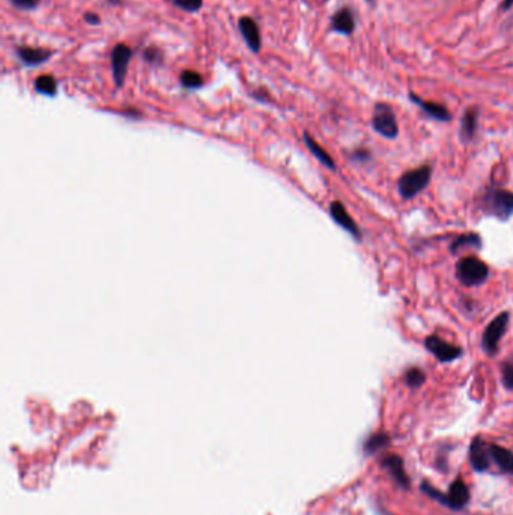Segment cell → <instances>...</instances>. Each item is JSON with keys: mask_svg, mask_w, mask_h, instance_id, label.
<instances>
[{"mask_svg": "<svg viewBox=\"0 0 513 515\" xmlns=\"http://www.w3.org/2000/svg\"><path fill=\"white\" fill-rule=\"evenodd\" d=\"M133 54H134L133 49L125 42H117L112 49V53H110V63H112V74L116 88L124 86Z\"/></svg>", "mask_w": 513, "mask_h": 515, "instance_id": "6", "label": "cell"}, {"mask_svg": "<svg viewBox=\"0 0 513 515\" xmlns=\"http://www.w3.org/2000/svg\"><path fill=\"white\" fill-rule=\"evenodd\" d=\"M489 458L491 452L488 443H484L480 437L474 439L470 449V461L475 472H484V470H488Z\"/></svg>", "mask_w": 513, "mask_h": 515, "instance_id": "13", "label": "cell"}, {"mask_svg": "<svg viewBox=\"0 0 513 515\" xmlns=\"http://www.w3.org/2000/svg\"><path fill=\"white\" fill-rule=\"evenodd\" d=\"M54 51L42 47H31V45H18L15 47V56L24 67H40L47 62Z\"/></svg>", "mask_w": 513, "mask_h": 515, "instance_id": "8", "label": "cell"}, {"mask_svg": "<svg viewBox=\"0 0 513 515\" xmlns=\"http://www.w3.org/2000/svg\"><path fill=\"white\" fill-rule=\"evenodd\" d=\"M409 99L414 104H417L427 116L434 117V120H437V121L448 122L452 120V113L448 112L443 104H438V103H434V101H425V99H421L414 92H409Z\"/></svg>", "mask_w": 513, "mask_h": 515, "instance_id": "14", "label": "cell"}, {"mask_svg": "<svg viewBox=\"0 0 513 515\" xmlns=\"http://www.w3.org/2000/svg\"><path fill=\"white\" fill-rule=\"evenodd\" d=\"M404 379H405V383H407L409 387L417 389V387H420L421 384H423V383L426 382V374H425L423 370H421L420 368H416V366H414V368H409V369L407 370Z\"/></svg>", "mask_w": 513, "mask_h": 515, "instance_id": "24", "label": "cell"}, {"mask_svg": "<svg viewBox=\"0 0 513 515\" xmlns=\"http://www.w3.org/2000/svg\"><path fill=\"white\" fill-rule=\"evenodd\" d=\"M512 6H513V0H503V3H501L503 11H507V9H510Z\"/></svg>", "mask_w": 513, "mask_h": 515, "instance_id": "31", "label": "cell"}, {"mask_svg": "<svg viewBox=\"0 0 513 515\" xmlns=\"http://www.w3.org/2000/svg\"><path fill=\"white\" fill-rule=\"evenodd\" d=\"M8 2L20 11H32L40 6V0H8Z\"/></svg>", "mask_w": 513, "mask_h": 515, "instance_id": "27", "label": "cell"}, {"mask_svg": "<svg viewBox=\"0 0 513 515\" xmlns=\"http://www.w3.org/2000/svg\"><path fill=\"white\" fill-rule=\"evenodd\" d=\"M509 324V312H501L497 315L483 332L482 336V348L489 356H496L498 352L500 341L505 336Z\"/></svg>", "mask_w": 513, "mask_h": 515, "instance_id": "4", "label": "cell"}, {"mask_svg": "<svg viewBox=\"0 0 513 515\" xmlns=\"http://www.w3.org/2000/svg\"><path fill=\"white\" fill-rule=\"evenodd\" d=\"M466 247H473V249L482 247V238L478 234L469 232V234H464V235H459V237H456V240L452 243V246H450V252L456 253L457 250L466 249Z\"/></svg>", "mask_w": 513, "mask_h": 515, "instance_id": "20", "label": "cell"}, {"mask_svg": "<svg viewBox=\"0 0 513 515\" xmlns=\"http://www.w3.org/2000/svg\"><path fill=\"white\" fill-rule=\"evenodd\" d=\"M304 142H306V145H307V148L310 149V152L314 154V156H315L320 163H323L324 166H327L328 169H336L334 161H333L332 157H329V154H328L323 147H320V145H319L314 138H311V136H310L309 133H304Z\"/></svg>", "mask_w": 513, "mask_h": 515, "instance_id": "19", "label": "cell"}, {"mask_svg": "<svg viewBox=\"0 0 513 515\" xmlns=\"http://www.w3.org/2000/svg\"><path fill=\"white\" fill-rule=\"evenodd\" d=\"M238 31L243 35V38L253 53H259L262 49V36H261V29L258 23H256L254 18L252 17H241L238 20Z\"/></svg>", "mask_w": 513, "mask_h": 515, "instance_id": "9", "label": "cell"}, {"mask_svg": "<svg viewBox=\"0 0 513 515\" xmlns=\"http://www.w3.org/2000/svg\"><path fill=\"white\" fill-rule=\"evenodd\" d=\"M329 214H332L334 222L339 226H342L345 231L350 232L354 238H357V240L361 238V232L359 229V226H357V223L354 222V219L350 215V213L346 211V208L342 202L336 201V202L329 205Z\"/></svg>", "mask_w": 513, "mask_h": 515, "instance_id": "11", "label": "cell"}, {"mask_svg": "<svg viewBox=\"0 0 513 515\" xmlns=\"http://www.w3.org/2000/svg\"><path fill=\"white\" fill-rule=\"evenodd\" d=\"M489 452H491V458L496 461L503 473L513 475V452L512 450L498 446V445H489Z\"/></svg>", "mask_w": 513, "mask_h": 515, "instance_id": "16", "label": "cell"}, {"mask_svg": "<svg viewBox=\"0 0 513 515\" xmlns=\"http://www.w3.org/2000/svg\"><path fill=\"white\" fill-rule=\"evenodd\" d=\"M354 157H355L357 160L368 161V158H369V151H366V149H359V151H355Z\"/></svg>", "mask_w": 513, "mask_h": 515, "instance_id": "30", "label": "cell"}, {"mask_svg": "<svg viewBox=\"0 0 513 515\" xmlns=\"http://www.w3.org/2000/svg\"><path fill=\"white\" fill-rule=\"evenodd\" d=\"M329 29L336 33L350 36L355 31V15L350 6H343L333 14L329 20Z\"/></svg>", "mask_w": 513, "mask_h": 515, "instance_id": "10", "label": "cell"}, {"mask_svg": "<svg viewBox=\"0 0 513 515\" xmlns=\"http://www.w3.org/2000/svg\"><path fill=\"white\" fill-rule=\"evenodd\" d=\"M170 3L187 13H197L204 6V0H170Z\"/></svg>", "mask_w": 513, "mask_h": 515, "instance_id": "25", "label": "cell"}, {"mask_svg": "<svg viewBox=\"0 0 513 515\" xmlns=\"http://www.w3.org/2000/svg\"><path fill=\"white\" fill-rule=\"evenodd\" d=\"M366 2H372V0H366Z\"/></svg>", "mask_w": 513, "mask_h": 515, "instance_id": "33", "label": "cell"}, {"mask_svg": "<svg viewBox=\"0 0 513 515\" xmlns=\"http://www.w3.org/2000/svg\"><path fill=\"white\" fill-rule=\"evenodd\" d=\"M252 97H253V98H256V99H258V101H262V103L268 101V99H270V94H268V90H267V89H265V88H259L258 90H254V92L252 94Z\"/></svg>", "mask_w": 513, "mask_h": 515, "instance_id": "29", "label": "cell"}, {"mask_svg": "<svg viewBox=\"0 0 513 515\" xmlns=\"http://www.w3.org/2000/svg\"><path fill=\"white\" fill-rule=\"evenodd\" d=\"M479 124V111L478 108H469L462 116L461 122V138L465 142H470L474 139L475 131H478Z\"/></svg>", "mask_w": 513, "mask_h": 515, "instance_id": "17", "label": "cell"}, {"mask_svg": "<svg viewBox=\"0 0 513 515\" xmlns=\"http://www.w3.org/2000/svg\"><path fill=\"white\" fill-rule=\"evenodd\" d=\"M372 125L377 133L387 139H395L399 133V126L396 121V115L393 112L391 106L386 103H378L375 106Z\"/></svg>", "mask_w": 513, "mask_h": 515, "instance_id": "5", "label": "cell"}, {"mask_svg": "<svg viewBox=\"0 0 513 515\" xmlns=\"http://www.w3.org/2000/svg\"><path fill=\"white\" fill-rule=\"evenodd\" d=\"M501 379L503 384H505L506 389L509 391H513V361L507 360L503 363L501 366Z\"/></svg>", "mask_w": 513, "mask_h": 515, "instance_id": "26", "label": "cell"}, {"mask_svg": "<svg viewBox=\"0 0 513 515\" xmlns=\"http://www.w3.org/2000/svg\"><path fill=\"white\" fill-rule=\"evenodd\" d=\"M107 2H108L110 5H121V3H122V0H107Z\"/></svg>", "mask_w": 513, "mask_h": 515, "instance_id": "32", "label": "cell"}, {"mask_svg": "<svg viewBox=\"0 0 513 515\" xmlns=\"http://www.w3.org/2000/svg\"><path fill=\"white\" fill-rule=\"evenodd\" d=\"M425 347L427 351L432 352L435 359H438L443 363H447V361H453L456 359H459L462 356V348L453 345V343L446 342L443 338L435 336H427L425 339Z\"/></svg>", "mask_w": 513, "mask_h": 515, "instance_id": "7", "label": "cell"}, {"mask_svg": "<svg viewBox=\"0 0 513 515\" xmlns=\"http://www.w3.org/2000/svg\"><path fill=\"white\" fill-rule=\"evenodd\" d=\"M142 58L146 63H149L152 67H160L164 62V51L158 47V45H148L142 51Z\"/></svg>", "mask_w": 513, "mask_h": 515, "instance_id": "23", "label": "cell"}, {"mask_svg": "<svg viewBox=\"0 0 513 515\" xmlns=\"http://www.w3.org/2000/svg\"><path fill=\"white\" fill-rule=\"evenodd\" d=\"M489 276V268L478 256H465L457 261L456 277L465 286L482 285Z\"/></svg>", "mask_w": 513, "mask_h": 515, "instance_id": "2", "label": "cell"}, {"mask_svg": "<svg viewBox=\"0 0 513 515\" xmlns=\"http://www.w3.org/2000/svg\"><path fill=\"white\" fill-rule=\"evenodd\" d=\"M430 177H432V169L430 166H421L405 172L399 178V193L404 199H411L417 196L420 192L429 186Z\"/></svg>", "mask_w": 513, "mask_h": 515, "instance_id": "3", "label": "cell"}, {"mask_svg": "<svg viewBox=\"0 0 513 515\" xmlns=\"http://www.w3.org/2000/svg\"><path fill=\"white\" fill-rule=\"evenodd\" d=\"M470 500V490L466 484L462 481L461 477H457L456 481L448 488V493L446 494V506L452 509H462L464 506Z\"/></svg>", "mask_w": 513, "mask_h": 515, "instance_id": "12", "label": "cell"}, {"mask_svg": "<svg viewBox=\"0 0 513 515\" xmlns=\"http://www.w3.org/2000/svg\"><path fill=\"white\" fill-rule=\"evenodd\" d=\"M382 466L386 467L390 475L395 477V481L402 487V488H408L409 487V477L405 472V466H404V459H402L399 455H387L382 461Z\"/></svg>", "mask_w": 513, "mask_h": 515, "instance_id": "15", "label": "cell"}, {"mask_svg": "<svg viewBox=\"0 0 513 515\" xmlns=\"http://www.w3.org/2000/svg\"><path fill=\"white\" fill-rule=\"evenodd\" d=\"M389 441H390V437L387 436V434H384V432L373 434V436H370L368 440H366V443H364V452L368 455L377 454V452L380 449L386 448L389 445Z\"/></svg>", "mask_w": 513, "mask_h": 515, "instance_id": "21", "label": "cell"}, {"mask_svg": "<svg viewBox=\"0 0 513 515\" xmlns=\"http://www.w3.org/2000/svg\"><path fill=\"white\" fill-rule=\"evenodd\" d=\"M33 88L38 94L45 97H54L58 94V80L51 74H42L36 77L33 81Z\"/></svg>", "mask_w": 513, "mask_h": 515, "instance_id": "18", "label": "cell"}, {"mask_svg": "<svg viewBox=\"0 0 513 515\" xmlns=\"http://www.w3.org/2000/svg\"><path fill=\"white\" fill-rule=\"evenodd\" d=\"M483 211L488 215L507 222L513 214V192L506 188L492 187L482 199Z\"/></svg>", "mask_w": 513, "mask_h": 515, "instance_id": "1", "label": "cell"}, {"mask_svg": "<svg viewBox=\"0 0 513 515\" xmlns=\"http://www.w3.org/2000/svg\"><path fill=\"white\" fill-rule=\"evenodd\" d=\"M179 83L186 89H199L205 85L204 77L193 70H184L179 76Z\"/></svg>", "mask_w": 513, "mask_h": 515, "instance_id": "22", "label": "cell"}, {"mask_svg": "<svg viewBox=\"0 0 513 515\" xmlns=\"http://www.w3.org/2000/svg\"><path fill=\"white\" fill-rule=\"evenodd\" d=\"M83 20H85V23H88V24H90V26H98V24H101V17H99L97 13H86L85 15H83Z\"/></svg>", "mask_w": 513, "mask_h": 515, "instance_id": "28", "label": "cell"}]
</instances>
